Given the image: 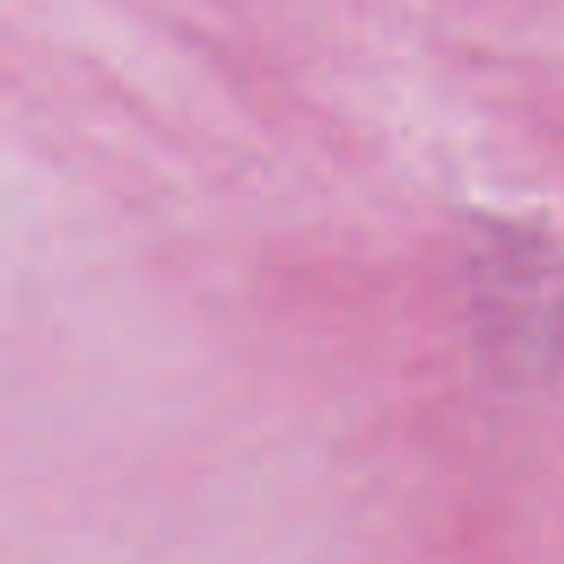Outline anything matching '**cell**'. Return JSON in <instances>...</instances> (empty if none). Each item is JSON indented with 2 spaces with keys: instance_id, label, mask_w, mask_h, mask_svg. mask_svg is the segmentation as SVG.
<instances>
[]
</instances>
